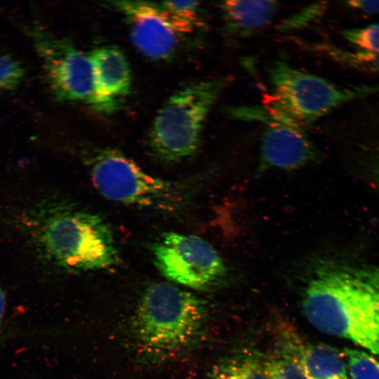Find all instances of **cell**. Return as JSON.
I'll use <instances>...</instances> for the list:
<instances>
[{
	"mask_svg": "<svg viewBox=\"0 0 379 379\" xmlns=\"http://www.w3.org/2000/svg\"><path fill=\"white\" fill-rule=\"evenodd\" d=\"M326 3H319L300 11L286 20L280 26L281 30L287 31L302 27L317 18L319 17L325 11Z\"/></svg>",
	"mask_w": 379,
	"mask_h": 379,
	"instance_id": "obj_22",
	"label": "cell"
},
{
	"mask_svg": "<svg viewBox=\"0 0 379 379\" xmlns=\"http://www.w3.org/2000/svg\"><path fill=\"white\" fill-rule=\"evenodd\" d=\"M341 33L345 39L359 51L379 52V23L346 29Z\"/></svg>",
	"mask_w": 379,
	"mask_h": 379,
	"instance_id": "obj_18",
	"label": "cell"
},
{
	"mask_svg": "<svg viewBox=\"0 0 379 379\" xmlns=\"http://www.w3.org/2000/svg\"><path fill=\"white\" fill-rule=\"evenodd\" d=\"M343 354L351 379H379V357L350 348L344 349Z\"/></svg>",
	"mask_w": 379,
	"mask_h": 379,
	"instance_id": "obj_17",
	"label": "cell"
},
{
	"mask_svg": "<svg viewBox=\"0 0 379 379\" xmlns=\"http://www.w3.org/2000/svg\"><path fill=\"white\" fill-rule=\"evenodd\" d=\"M359 101V126L376 135L375 157L379 164V93Z\"/></svg>",
	"mask_w": 379,
	"mask_h": 379,
	"instance_id": "obj_19",
	"label": "cell"
},
{
	"mask_svg": "<svg viewBox=\"0 0 379 379\" xmlns=\"http://www.w3.org/2000/svg\"><path fill=\"white\" fill-rule=\"evenodd\" d=\"M6 307V297L5 292L0 286V336L2 329V325L4 321V318L5 315V311Z\"/></svg>",
	"mask_w": 379,
	"mask_h": 379,
	"instance_id": "obj_24",
	"label": "cell"
},
{
	"mask_svg": "<svg viewBox=\"0 0 379 379\" xmlns=\"http://www.w3.org/2000/svg\"><path fill=\"white\" fill-rule=\"evenodd\" d=\"M174 29L182 37L204 27L199 1H163L157 3Z\"/></svg>",
	"mask_w": 379,
	"mask_h": 379,
	"instance_id": "obj_14",
	"label": "cell"
},
{
	"mask_svg": "<svg viewBox=\"0 0 379 379\" xmlns=\"http://www.w3.org/2000/svg\"><path fill=\"white\" fill-rule=\"evenodd\" d=\"M22 62L6 53H0V91L15 89L25 77Z\"/></svg>",
	"mask_w": 379,
	"mask_h": 379,
	"instance_id": "obj_20",
	"label": "cell"
},
{
	"mask_svg": "<svg viewBox=\"0 0 379 379\" xmlns=\"http://www.w3.org/2000/svg\"><path fill=\"white\" fill-rule=\"evenodd\" d=\"M321 50L334 60L354 69L379 73V52L349 51L330 44L321 46Z\"/></svg>",
	"mask_w": 379,
	"mask_h": 379,
	"instance_id": "obj_16",
	"label": "cell"
},
{
	"mask_svg": "<svg viewBox=\"0 0 379 379\" xmlns=\"http://www.w3.org/2000/svg\"><path fill=\"white\" fill-rule=\"evenodd\" d=\"M218 6L225 35L244 39L267 27L279 6L274 1H224Z\"/></svg>",
	"mask_w": 379,
	"mask_h": 379,
	"instance_id": "obj_13",
	"label": "cell"
},
{
	"mask_svg": "<svg viewBox=\"0 0 379 379\" xmlns=\"http://www.w3.org/2000/svg\"><path fill=\"white\" fill-rule=\"evenodd\" d=\"M347 6L368 14L379 13V1L354 0L346 2Z\"/></svg>",
	"mask_w": 379,
	"mask_h": 379,
	"instance_id": "obj_23",
	"label": "cell"
},
{
	"mask_svg": "<svg viewBox=\"0 0 379 379\" xmlns=\"http://www.w3.org/2000/svg\"><path fill=\"white\" fill-rule=\"evenodd\" d=\"M22 215L20 230L44 267L80 272L107 269L118 263L112 230L95 214L43 197L27 206Z\"/></svg>",
	"mask_w": 379,
	"mask_h": 379,
	"instance_id": "obj_2",
	"label": "cell"
},
{
	"mask_svg": "<svg viewBox=\"0 0 379 379\" xmlns=\"http://www.w3.org/2000/svg\"><path fill=\"white\" fill-rule=\"evenodd\" d=\"M89 55L94 83L91 107L101 112H113L131 89L132 74L127 58L112 45L97 47Z\"/></svg>",
	"mask_w": 379,
	"mask_h": 379,
	"instance_id": "obj_11",
	"label": "cell"
},
{
	"mask_svg": "<svg viewBox=\"0 0 379 379\" xmlns=\"http://www.w3.org/2000/svg\"><path fill=\"white\" fill-rule=\"evenodd\" d=\"M280 348V355L294 363L306 379H351L343 354L330 345L305 344L286 331Z\"/></svg>",
	"mask_w": 379,
	"mask_h": 379,
	"instance_id": "obj_12",
	"label": "cell"
},
{
	"mask_svg": "<svg viewBox=\"0 0 379 379\" xmlns=\"http://www.w3.org/2000/svg\"><path fill=\"white\" fill-rule=\"evenodd\" d=\"M20 28L39 57L47 86L59 102H82L91 107L94 83L89 54L67 39L53 34L37 22Z\"/></svg>",
	"mask_w": 379,
	"mask_h": 379,
	"instance_id": "obj_7",
	"label": "cell"
},
{
	"mask_svg": "<svg viewBox=\"0 0 379 379\" xmlns=\"http://www.w3.org/2000/svg\"><path fill=\"white\" fill-rule=\"evenodd\" d=\"M230 79L191 84L176 91L159 109L148 135L152 154L166 163L192 156L199 147L206 117Z\"/></svg>",
	"mask_w": 379,
	"mask_h": 379,
	"instance_id": "obj_4",
	"label": "cell"
},
{
	"mask_svg": "<svg viewBox=\"0 0 379 379\" xmlns=\"http://www.w3.org/2000/svg\"><path fill=\"white\" fill-rule=\"evenodd\" d=\"M264 368L268 379H306L294 363L281 355L267 361Z\"/></svg>",
	"mask_w": 379,
	"mask_h": 379,
	"instance_id": "obj_21",
	"label": "cell"
},
{
	"mask_svg": "<svg viewBox=\"0 0 379 379\" xmlns=\"http://www.w3.org/2000/svg\"><path fill=\"white\" fill-rule=\"evenodd\" d=\"M230 117L264 125L260 137L258 170H294L321 157L304 128L271 105L230 108Z\"/></svg>",
	"mask_w": 379,
	"mask_h": 379,
	"instance_id": "obj_8",
	"label": "cell"
},
{
	"mask_svg": "<svg viewBox=\"0 0 379 379\" xmlns=\"http://www.w3.org/2000/svg\"><path fill=\"white\" fill-rule=\"evenodd\" d=\"M126 22L135 48L146 58L166 60L173 55L181 36L174 29L157 3L141 1H110Z\"/></svg>",
	"mask_w": 379,
	"mask_h": 379,
	"instance_id": "obj_10",
	"label": "cell"
},
{
	"mask_svg": "<svg viewBox=\"0 0 379 379\" xmlns=\"http://www.w3.org/2000/svg\"><path fill=\"white\" fill-rule=\"evenodd\" d=\"M205 316V303L194 294L169 283H155L140 299L133 331L147 354H174L193 340Z\"/></svg>",
	"mask_w": 379,
	"mask_h": 379,
	"instance_id": "obj_3",
	"label": "cell"
},
{
	"mask_svg": "<svg viewBox=\"0 0 379 379\" xmlns=\"http://www.w3.org/2000/svg\"><path fill=\"white\" fill-rule=\"evenodd\" d=\"M154 265L166 279L194 289L214 285L226 273L218 251L195 236L167 232L152 246Z\"/></svg>",
	"mask_w": 379,
	"mask_h": 379,
	"instance_id": "obj_9",
	"label": "cell"
},
{
	"mask_svg": "<svg viewBox=\"0 0 379 379\" xmlns=\"http://www.w3.org/2000/svg\"><path fill=\"white\" fill-rule=\"evenodd\" d=\"M269 104L304 128L337 107L379 93V84L336 85L279 60L270 69Z\"/></svg>",
	"mask_w": 379,
	"mask_h": 379,
	"instance_id": "obj_5",
	"label": "cell"
},
{
	"mask_svg": "<svg viewBox=\"0 0 379 379\" xmlns=\"http://www.w3.org/2000/svg\"><path fill=\"white\" fill-rule=\"evenodd\" d=\"M210 379H268L264 366L255 359L241 357L227 360L217 366Z\"/></svg>",
	"mask_w": 379,
	"mask_h": 379,
	"instance_id": "obj_15",
	"label": "cell"
},
{
	"mask_svg": "<svg viewBox=\"0 0 379 379\" xmlns=\"http://www.w3.org/2000/svg\"><path fill=\"white\" fill-rule=\"evenodd\" d=\"M90 173L97 190L114 201L171 211L180 208L186 199L181 185L146 173L113 149L100 150L93 157Z\"/></svg>",
	"mask_w": 379,
	"mask_h": 379,
	"instance_id": "obj_6",
	"label": "cell"
},
{
	"mask_svg": "<svg viewBox=\"0 0 379 379\" xmlns=\"http://www.w3.org/2000/svg\"><path fill=\"white\" fill-rule=\"evenodd\" d=\"M302 306L318 330L379 357V268L320 267L305 286Z\"/></svg>",
	"mask_w": 379,
	"mask_h": 379,
	"instance_id": "obj_1",
	"label": "cell"
}]
</instances>
